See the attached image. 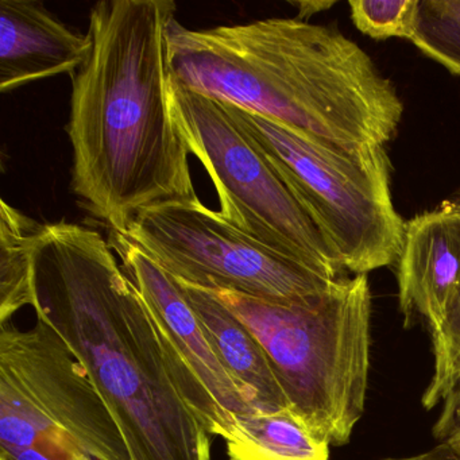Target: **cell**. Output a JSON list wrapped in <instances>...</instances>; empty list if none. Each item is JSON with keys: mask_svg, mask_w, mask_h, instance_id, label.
<instances>
[{"mask_svg": "<svg viewBox=\"0 0 460 460\" xmlns=\"http://www.w3.org/2000/svg\"><path fill=\"white\" fill-rule=\"evenodd\" d=\"M455 203H456V204H457V206H459V207H460V198H459V199H457V201H455Z\"/></svg>", "mask_w": 460, "mask_h": 460, "instance_id": "cell-21", "label": "cell"}, {"mask_svg": "<svg viewBox=\"0 0 460 460\" xmlns=\"http://www.w3.org/2000/svg\"><path fill=\"white\" fill-rule=\"evenodd\" d=\"M433 349V376L422 394V406L435 408L460 376V290L449 305L438 330L430 332Z\"/></svg>", "mask_w": 460, "mask_h": 460, "instance_id": "cell-17", "label": "cell"}, {"mask_svg": "<svg viewBox=\"0 0 460 460\" xmlns=\"http://www.w3.org/2000/svg\"><path fill=\"white\" fill-rule=\"evenodd\" d=\"M382 460H460V456L446 444L438 443V446L421 452V454L411 455V456L386 457Z\"/></svg>", "mask_w": 460, "mask_h": 460, "instance_id": "cell-19", "label": "cell"}, {"mask_svg": "<svg viewBox=\"0 0 460 460\" xmlns=\"http://www.w3.org/2000/svg\"><path fill=\"white\" fill-rule=\"evenodd\" d=\"M109 242L149 308L190 411L208 435L230 438L235 416L260 411L246 400L220 362L177 279L123 234L112 233Z\"/></svg>", "mask_w": 460, "mask_h": 460, "instance_id": "cell-9", "label": "cell"}, {"mask_svg": "<svg viewBox=\"0 0 460 460\" xmlns=\"http://www.w3.org/2000/svg\"><path fill=\"white\" fill-rule=\"evenodd\" d=\"M41 223L0 203V325L34 305L33 250Z\"/></svg>", "mask_w": 460, "mask_h": 460, "instance_id": "cell-14", "label": "cell"}, {"mask_svg": "<svg viewBox=\"0 0 460 460\" xmlns=\"http://www.w3.org/2000/svg\"><path fill=\"white\" fill-rule=\"evenodd\" d=\"M34 311L63 339L111 411L133 460H211L160 331L110 242L45 223L33 250Z\"/></svg>", "mask_w": 460, "mask_h": 460, "instance_id": "cell-2", "label": "cell"}, {"mask_svg": "<svg viewBox=\"0 0 460 460\" xmlns=\"http://www.w3.org/2000/svg\"><path fill=\"white\" fill-rule=\"evenodd\" d=\"M226 447L228 460H330L331 446L285 409L235 416Z\"/></svg>", "mask_w": 460, "mask_h": 460, "instance_id": "cell-13", "label": "cell"}, {"mask_svg": "<svg viewBox=\"0 0 460 460\" xmlns=\"http://www.w3.org/2000/svg\"><path fill=\"white\" fill-rule=\"evenodd\" d=\"M184 297L200 320L220 362L257 411L289 409L270 363L252 331L207 289L179 281Z\"/></svg>", "mask_w": 460, "mask_h": 460, "instance_id": "cell-12", "label": "cell"}, {"mask_svg": "<svg viewBox=\"0 0 460 460\" xmlns=\"http://www.w3.org/2000/svg\"><path fill=\"white\" fill-rule=\"evenodd\" d=\"M223 104L287 182L344 270L359 276L398 262L406 222L393 201L384 146L328 144Z\"/></svg>", "mask_w": 460, "mask_h": 460, "instance_id": "cell-5", "label": "cell"}, {"mask_svg": "<svg viewBox=\"0 0 460 460\" xmlns=\"http://www.w3.org/2000/svg\"><path fill=\"white\" fill-rule=\"evenodd\" d=\"M93 49L90 33L72 31L34 0L0 2V91L60 75L74 76Z\"/></svg>", "mask_w": 460, "mask_h": 460, "instance_id": "cell-11", "label": "cell"}, {"mask_svg": "<svg viewBox=\"0 0 460 460\" xmlns=\"http://www.w3.org/2000/svg\"><path fill=\"white\" fill-rule=\"evenodd\" d=\"M180 87L349 149L386 146L403 104L367 53L330 26L297 18L166 31Z\"/></svg>", "mask_w": 460, "mask_h": 460, "instance_id": "cell-3", "label": "cell"}, {"mask_svg": "<svg viewBox=\"0 0 460 460\" xmlns=\"http://www.w3.org/2000/svg\"><path fill=\"white\" fill-rule=\"evenodd\" d=\"M168 95L188 150L217 190L219 214L269 249L325 279H341L343 266L322 231L225 104L171 79Z\"/></svg>", "mask_w": 460, "mask_h": 460, "instance_id": "cell-7", "label": "cell"}, {"mask_svg": "<svg viewBox=\"0 0 460 460\" xmlns=\"http://www.w3.org/2000/svg\"><path fill=\"white\" fill-rule=\"evenodd\" d=\"M123 235L174 279L201 289L292 303L336 281L242 233L199 198L144 209Z\"/></svg>", "mask_w": 460, "mask_h": 460, "instance_id": "cell-8", "label": "cell"}, {"mask_svg": "<svg viewBox=\"0 0 460 460\" xmlns=\"http://www.w3.org/2000/svg\"><path fill=\"white\" fill-rule=\"evenodd\" d=\"M0 460H133L84 367L39 317L0 331Z\"/></svg>", "mask_w": 460, "mask_h": 460, "instance_id": "cell-6", "label": "cell"}, {"mask_svg": "<svg viewBox=\"0 0 460 460\" xmlns=\"http://www.w3.org/2000/svg\"><path fill=\"white\" fill-rule=\"evenodd\" d=\"M433 435L460 456V376L441 401L440 416L433 427Z\"/></svg>", "mask_w": 460, "mask_h": 460, "instance_id": "cell-18", "label": "cell"}, {"mask_svg": "<svg viewBox=\"0 0 460 460\" xmlns=\"http://www.w3.org/2000/svg\"><path fill=\"white\" fill-rule=\"evenodd\" d=\"M293 6L297 7L298 15L297 20L306 21L308 22L309 18L314 17V14L325 12V10L331 9L335 4V2H295L292 4Z\"/></svg>", "mask_w": 460, "mask_h": 460, "instance_id": "cell-20", "label": "cell"}, {"mask_svg": "<svg viewBox=\"0 0 460 460\" xmlns=\"http://www.w3.org/2000/svg\"><path fill=\"white\" fill-rule=\"evenodd\" d=\"M398 301L406 322L420 314L438 330L460 290V207L416 215L406 222L397 262Z\"/></svg>", "mask_w": 460, "mask_h": 460, "instance_id": "cell-10", "label": "cell"}, {"mask_svg": "<svg viewBox=\"0 0 460 460\" xmlns=\"http://www.w3.org/2000/svg\"><path fill=\"white\" fill-rule=\"evenodd\" d=\"M172 0H104L91 9L93 49L72 76L66 134L72 190L126 234L144 209L195 199L190 150L169 109Z\"/></svg>", "mask_w": 460, "mask_h": 460, "instance_id": "cell-1", "label": "cell"}, {"mask_svg": "<svg viewBox=\"0 0 460 460\" xmlns=\"http://www.w3.org/2000/svg\"><path fill=\"white\" fill-rule=\"evenodd\" d=\"M214 293L255 336L290 411L320 440L349 443L362 419L370 371L367 274L341 277L303 301Z\"/></svg>", "mask_w": 460, "mask_h": 460, "instance_id": "cell-4", "label": "cell"}, {"mask_svg": "<svg viewBox=\"0 0 460 460\" xmlns=\"http://www.w3.org/2000/svg\"><path fill=\"white\" fill-rule=\"evenodd\" d=\"M421 0H351V20L358 31L376 41L416 36Z\"/></svg>", "mask_w": 460, "mask_h": 460, "instance_id": "cell-16", "label": "cell"}, {"mask_svg": "<svg viewBox=\"0 0 460 460\" xmlns=\"http://www.w3.org/2000/svg\"><path fill=\"white\" fill-rule=\"evenodd\" d=\"M427 58L460 76V0H421L411 40Z\"/></svg>", "mask_w": 460, "mask_h": 460, "instance_id": "cell-15", "label": "cell"}]
</instances>
